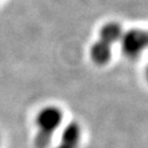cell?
I'll return each instance as SVG.
<instances>
[{"instance_id": "cell-4", "label": "cell", "mask_w": 148, "mask_h": 148, "mask_svg": "<svg viewBox=\"0 0 148 148\" xmlns=\"http://www.w3.org/2000/svg\"><path fill=\"white\" fill-rule=\"evenodd\" d=\"M123 27L117 22H108L103 24L99 32V38L103 42L113 45L115 43L120 42L123 34Z\"/></svg>"}, {"instance_id": "cell-7", "label": "cell", "mask_w": 148, "mask_h": 148, "mask_svg": "<svg viewBox=\"0 0 148 148\" xmlns=\"http://www.w3.org/2000/svg\"><path fill=\"white\" fill-rule=\"evenodd\" d=\"M55 148H77V147H74V146H70V145H67V144H64V143H59V145H57Z\"/></svg>"}, {"instance_id": "cell-5", "label": "cell", "mask_w": 148, "mask_h": 148, "mask_svg": "<svg viewBox=\"0 0 148 148\" xmlns=\"http://www.w3.org/2000/svg\"><path fill=\"white\" fill-rule=\"evenodd\" d=\"M80 138H81V128L77 122H70L62 130L60 143L78 148Z\"/></svg>"}, {"instance_id": "cell-9", "label": "cell", "mask_w": 148, "mask_h": 148, "mask_svg": "<svg viewBox=\"0 0 148 148\" xmlns=\"http://www.w3.org/2000/svg\"><path fill=\"white\" fill-rule=\"evenodd\" d=\"M147 34H148V32H147Z\"/></svg>"}, {"instance_id": "cell-6", "label": "cell", "mask_w": 148, "mask_h": 148, "mask_svg": "<svg viewBox=\"0 0 148 148\" xmlns=\"http://www.w3.org/2000/svg\"><path fill=\"white\" fill-rule=\"evenodd\" d=\"M53 140V135L37 132L34 138V145L36 148H48Z\"/></svg>"}, {"instance_id": "cell-8", "label": "cell", "mask_w": 148, "mask_h": 148, "mask_svg": "<svg viewBox=\"0 0 148 148\" xmlns=\"http://www.w3.org/2000/svg\"><path fill=\"white\" fill-rule=\"evenodd\" d=\"M146 78H147V80H148V66H147V68H146Z\"/></svg>"}, {"instance_id": "cell-2", "label": "cell", "mask_w": 148, "mask_h": 148, "mask_svg": "<svg viewBox=\"0 0 148 148\" xmlns=\"http://www.w3.org/2000/svg\"><path fill=\"white\" fill-rule=\"evenodd\" d=\"M62 121H63V112L59 108L55 106H45L37 113L35 119L37 132L54 135L55 131L60 126Z\"/></svg>"}, {"instance_id": "cell-3", "label": "cell", "mask_w": 148, "mask_h": 148, "mask_svg": "<svg viewBox=\"0 0 148 148\" xmlns=\"http://www.w3.org/2000/svg\"><path fill=\"white\" fill-rule=\"evenodd\" d=\"M90 58L97 65H106L112 56V45L98 38L92 43L89 51Z\"/></svg>"}, {"instance_id": "cell-1", "label": "cell", "mask_w": 148, "mask_h": 148, "mask_svg": "<svg viewBox=\"0 0 148 148\" xmlns=\"http://www.w3.org/2000/svg\"><path fill=\"white\" fill-rule=\"evenodd\" d=\"M123 54L128 58H136L148 47L147 31L142 29H131L124 31L120 40Z\"/></svg>"}]
</instances>
